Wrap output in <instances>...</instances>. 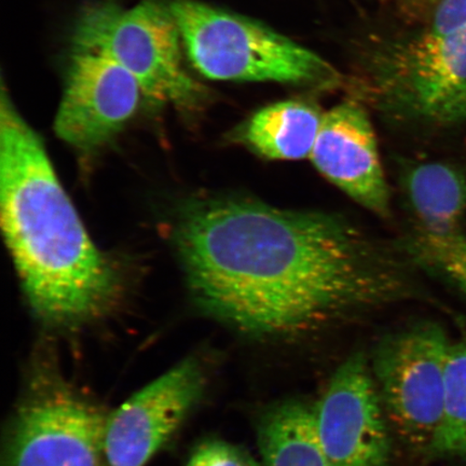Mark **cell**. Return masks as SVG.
<instances>
[{
	"instance_id": "1",
	"label": "cell",
	"mask_w": 466,
	"mask_h": 466,
	"mask_svg": "<svg viewBox=\"0 0 466 466\" xmlns=\"http://www.w3.org/2000/svg\"><path fill=\"white\" fill-rule=\"evenodd\" d=\"M172 236L200 310L258 340L299 339L416 294L407 248L337 214L196 197Z\"/></svg>"
},
{
	"instance_id": "2",
	"label": "cell",
	"mask_w": 466,
	"mask_h": 466,
	"mask_svg": "<svg viewBox=\"0 0 466 466\" xmlns=\"http://www.w3.org/2000/svg\"><path fill=\"white\" fill-rule=\"evenodd\" d=\"M0 207L5 242L38 319L51 329L73 330L113 311L122 293L118 267L87 235L42 139L5 86Z\"/></svg>"
},
{
	"instance_id": "3",
	"label": "cell",
	"mask_w": 466,
	"mask_h": 466,
	"mask_svg": "<svg viewBox=\"0 0 466 466\" xmlns=\"http://www.w3.org/2000/svg\"><path fill=\"white\" fill-rule=\"evenodd\" d=\"M168 5L186 56L203 77L319 91L345 85L333 64L264 23L199 0H170Z\"/></svg>"
},
{
	"instance_id": "4",
	"label": "cell",
	"mask_w": 466,
	"mask_h": 466,
	"mask_svg": "<svg viewBox=\"0 0 466 466\" xmlns=\"http://www.w3.org/2000/svg\"><path fill=\"white\" fill-rule=\"evenodd\" d=\"M354 100L389 118L437 127L466 120V29L390 39L349 83Z\"/></svg>"
},
{
	"instance_id": "5",
	"label": "cell",
	"mask_w": 466,
	"mask_h": 466,
	"mask_svg": "<svg viewBox=\"0 0 466 466\" xmlns=\"http://www.w3.org/2000/svg\"><path fill=\"white\" fill-rule=\"evenodd\" d=\"M72 51L110 58L142 87L145 101L199 112L208 92L184 64V45L170 5L142 0L131 8L113 0L87 5L73 27Z\"/></svg>"
},
{
	"instance_id": "6",
	"label": "cell",
	"mask_w": 466,
	"mask_h": 466,
	"mask_svg": "<svg viewBox=\"0 0 466 466\" xmlns=\"http://www.w3.org/2000/svg\"><path fill=\"white\" fill-rule=\"evenodd\" d=\"M25 380L4 466H102L107 416L68 380L50 349L34 355Z\"/></svg>"
},
{
	"instance_id": "7",
	"label": "cell",
	"mask_w": 466,
	"mask_h": 466,
	"mask_svg": "<svg viewBox=\"0 0 466 466\" xmlns=\"http://www.w3.org/2000/svg\"><path fill=\"white\" fill-rule=\"evenodd\" d=\"M451 343L441 325L424 322L383 338L370 360L392 435L424 459L444 411Z\"/></svg>"
},
{
	"instance_id": "8",
	"label": "cell",
	"mask_w": 466,
	"mask_h": 466,
	"mask_svg": "<svg viewBox=\"0 0 466 466\" xmlns=\"http://www.w3.org/2000/svg\"><path fill=\"white\" fill-rule=\"evenodd\" d=\"M400 183L411 221L408 252L466 299L465 168L446 161L416 163Z\"/></svg>"
},
{
	"instance_id": "9",
	"label": "cell",
	"mask_w": 466,
	"mask_h": 466,
	"mask_svg": "<svg viewBox=\"0 0 466 466\" xmlns=\"http://www.w3.org/2000/svg\"><path fill=\"white\" fill-rule=\"evenodd\" d=\"M314 420L330 466H391L392 432L363 352L338 367L314 404Z\"/></svg>"
},
{
	"instance_id": "10",
	"label": "cell",
	"mask_w": 466,
	"mask_h": 466,
	"mask_svg": "<svg viewBox=\"0 0 466 466\" xmlns=\"http://www.w3.org/2000/svg\"><path fill=\"white\" fill-rule=\"evenodd\" d=\"M207 383L206 367L189 357L131 396L105 421V466H145L182 427Z\"/></svg>"
},
{
	"instance_id": "11",
	"label": "cell",
	"mask_w": 466,
	"mask_h": 466,
	"mask_svg": "<svg viewBox=\"0 0 466 466\" xmlns=\"http://www.w3.org/2000/svg\"><path fill=\"white\" fill-rule=\"evenodd\" d=\"M72 52L55 131L71 147L91 154L125 129L145 97L137 80L119 64L91 52Z\"/></svg>"
},
{
	"instance_id": "12",
	"label": "cell",
	"mask_w": 466,
	"mask_h": 466,
	"mask_svg": "<svg viewBox=\"0 0 466 466\" xmlns=\"http://www.w3.org/2000/svg\"><path fill=\"white\" fill-rule=\"evenodd\" d=\"M309 159L360 206L378 217H390L391 196L364 104L351 98L324 113Z\"/></svg>"
},
{
	"instance_id": "13",
	"label": "cell",
	"mask_w": 466,
	"mask_h": 466,
	"mask_svg": "<svg viewBox=\"0 0 466 466\" xmlns=\"http://www.w3.org/2000/svg\"><path fill=\"white\" fill-rule=\"evenodd\" d=\"M324 113L317 104L287 100L262 107L238 130L237 138L261 158H310Z\"/></svg>"
},
{
	"instance_id": "14",
	"label": "cell",
	"mask_w": 466,
	"mask_h": 466,
	"mask_svg": "<svg viewBox=\"0 0 466 466\" xmlns=\"http://www.w3.org/2000/svg\"><path fill=\"white\" fill-rule=\"evenodd\" d=\"M262 466H330L319 440L314 405L289 399L268 406L256 423Z\"/></svg>"
},
{
	"instance_id": "15",
	"label": "cell",
	"mask_w": 466,
	"mask_h": 466,
	"mask_svg": "<svg viewBox=\"0 0 466 466\" xmlns=\"http://www.w3.org/2000/svg\"><path fill=\"white\" fill-rule=\"evenodd\" d=\"M427 459L466 463V333L448 351L444 411Z\"/></svg>"
},
{
	"instance_id": "16",
	"label": "cell",
	"mask_w": 466,
	"mask_h": 466,
	"mask_svg": "<svg viewBox=\"0 0 466 466\" xmlns=\"http://www.w3.org/2000/svg\"><path fill=\"white\" fill-rule=\"evenodd\" d=\"M186 466H262L241 447L221 440H207L192 451Z\"/></svg>"
},
{
	"instance_id": "17",
	"label": "cell",
	"mask_w": 466,
	"mask_h": 466,
	"mask_svg": "<svg viewBox=\"0 0 466 466\" xmlns=\"http://www.w3.org/2000/svg\"><path fill=\"white\" fill-rule=\"evenodd\" d=\"M424 31L451 35L466 29V0H440L425 19Z\"/></svg>"
},
{
	"instance_id": "18",
	"label": "cell",
	"mask_w": 466,
	"mask_h": 466,
	"mask_svg": "<svg viewBox=\"0 0 466 466\" xmlns=\"http://www.w3.org/2000/svg\"><path fill=\"white\" fill-rule=\"evenodd\" d=\"M439 2L440 0H396L406 15L412 17H424V19H427Z\"/></svg>"
}]
</instances>
